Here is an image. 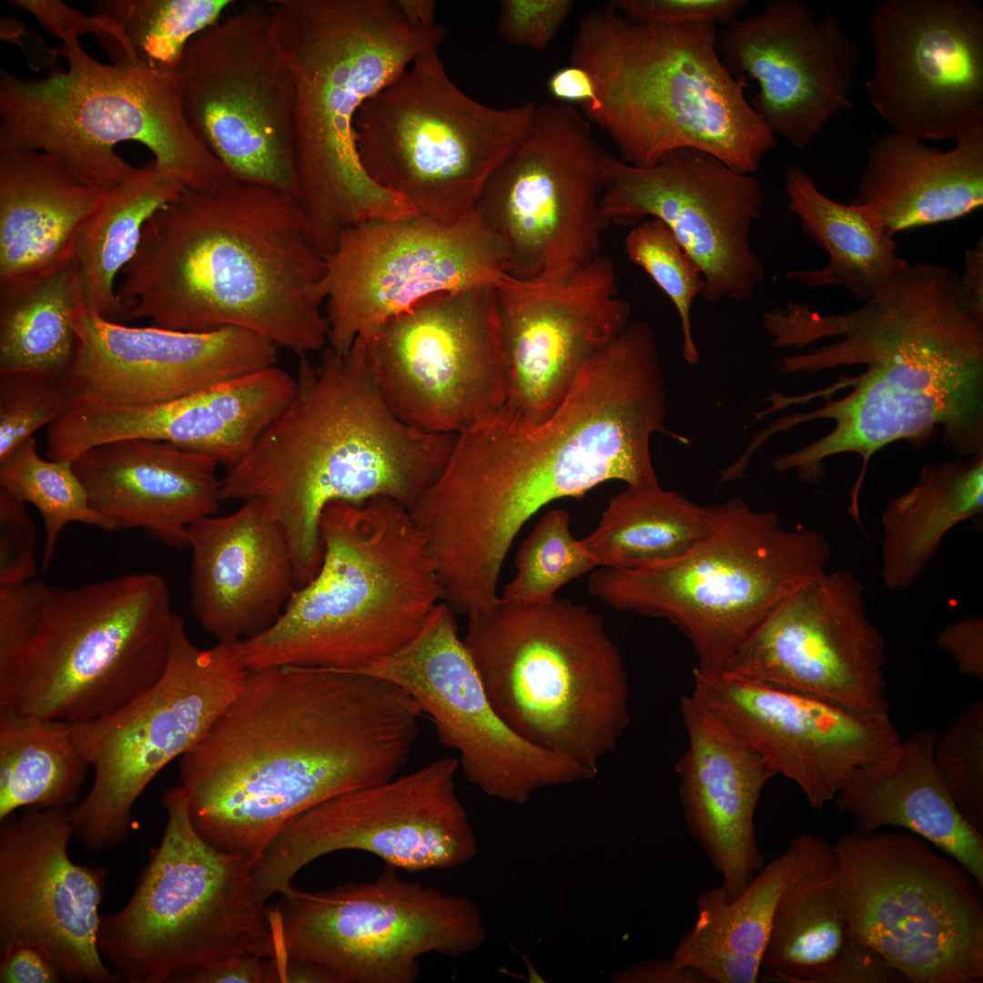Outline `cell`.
Segmentation results:
<instances>
[{"label": "cell", "instance_id": "cell-8", "mask_svg": "<svg viewBox=\"0 0 983 983\" xmlns=\"http://www.w3.org/2000/svg\"><path fill=\"white\" fill-rule=\"evenodd\" d=\"M717 25L633 22L609 3L586 12L571 65L591 76L597 96L586 118L623 162L647 167L692 147L753 175L776 145L717 49Z\"/></svg>", "mask_w": 983, "mask_h": 983}, {"label": "cell", "instance_id": "cell-13", "mask_svg": "<svg viewBox=\"0 0 983 983\" xmlns=\"http://www.w3.org/2000/svg\"><path fill=\"white\" fill-rule=\"evenodd\" d=\"M167 822L128 902L101 915L99 952L125 983H184L227 957L277 955L270 907L256 892L252 864L207 842L179 785L161 797Z\"/></svg>", "mask_w": 983, "mask_h": 983}, {"label": "cell", "instance_id": "cell-24", "mask_svg": "<svg viewBox=\"0 0 983 983\" xmlns=\"http://www.w3.org/2000/svg\"><path fill=\"white\" fill-rule=\"evenodd\" d=\"M352 671L407 692L433 722L441 744L459 754L467 781L490 796L520 801L537 786L593 775L529 744L502 722L459 636L456 613L443 601L408 642Z\"/></svg>", "mask_w": 983, "mask_h": 983}, {"label": "cell", "instance_id": "cell-18", "mask_svg": "<svg viewBox=\"0 0 983 983\" xmlns=\"http://www.w3.org/2000/svg\"><path fill=\"white\" fill-rule=\"evenodd\" d=\"M606 153L573 106L536 105L528 132L475 207L500 242L505 274L561 281L601 256Z\"/></svg>", "mask_w": 983, "mask_h": 983}, {"label": "cell", "instance_id": "cell-54", "mask_svg": "<svg viewBox=\"0 0 983 983\" xmlns=\"http://www.w3.org/2000/svg\"><path fill=\"white\" fill-rule=\"evenodd\" d=\"M36 531L25 502L0 488V588L34 579Z\"/></svg>", "mask_w": 983, "mask_h": 983}, {"label": "cell", "instance_id": "cell-41", "mask_svg": "<svg viewBox=\"0 0 983 983\" xmlns=\"http://www.w3.org/2000/svg\"><path fill=\"white\" fill-rule=\"evenodd\" d=\"M793 841L729 898L721 886L697 898L694 925L682 937L674 959L701 972L710 983L759 981L778 897L793 869Z\"/></svg>", "mask_w": 983, "mask_h": 983}, {"label": "cell", "instance_id": "cell-12", "mask_svg": "<svg viewBox=\"0 0 983 983\" xmlns=\"http://www.w3.org/2000/svg\"><path fill=\"white\" fill-rule=\"evenodd\" d=\"M704 507V532L685 553L634 569L598 567L587 586L616 610L669 621L693 644L694 669L720 674L787 596L826 570L832 548L822 532L785 529L776 513L738 497Z\"/></svg>", "mask_w": 983, "mask_h": 983}, {"label": "cell", "instance_id": "cell-4", "mask_svg": "<svg viewBox=\"0 0 983 983\" xmlns=\"http://www.w3.org/2000/svg\"><path fill=\"white\" fill-rule=\"evenodd\" d=\"M121 272L125 320L241 329L299 356L328 343L327 258L298 198L279 189L229 174L185 187L147 219Z\"/></svg>", "mask_w": 983, "mask_h": 983}, {"label": "cell", "instance_id": "cell-29", "mask_svg": "<svg viewBox=\"0 0 983 983\" xmlns=\"http://www.w3.org/2000/svg\"><path fill=\"white\" fill-rule=\"evenodd\" d=\"M692 694L810 806L834 800L852 772L900 742L888 713H856L826 700L725 673L695 669Z\"/></svg>", "mask_w": 983, "mask_h": 983}, {"label": "cell", "instance_id": "cell-21", "mask_svg": "<svg viewBox=\"0 0 983 983\" xmlns=\"http://www.w3.org/2000/svg\"><path fill=\"white\" fill-rule=\"evenodd\" d=\"M175 73L191 128L226 171L298 198L294 86L269 13L245 9L201 32Z\"/></svg>", "mask_w": 983, "mask_h": 983}, {"label": "cell", "instance_id": "cell-6", "mask_svg": "<svg viewBox=\"0 0 983 983\" xmlns=\"http://www.w3.org/2000/svg\"><path fill=\"white\" fill-rule=\"evenodd\" d=\"M269 17L293 81L298 200L318 248L328 257L353 226L417 215L367 173L354 121L368 99L438 48L444 28L410 24L394 0H278Z\"/></svg>", "mask_w": 983, "mask_h": 983}, {"label": "cell", "instance_id": "cell-15", "mask_svg": "<svg viewBox=\"0 0 983 983\" xmlns=\"http://www.w3.org/2000/svg\"><path fill=\"white\" fill-rule=\"evenodd\" d=\"M849 938L907 982L983 981L981 885L910 831H851L833 845Z\"/></svg>", "mask_w": 983, "mask_h": 983}, {"label": "cell", "instance_id": "cell-59", "mask_svg": "<svg viewBox=\"0 0 983 983\" xmlns=\"http://www.w3.org/2000/svg\"><path fill=\"white\" fill-rule=\"evenodd\" d=\"M184 983H270L268 958L253 954L229 956L195 971Z\"/></svg>", "mask_w": 983, "mask_h": 983}, {"label": "cell", "instance_id": "cell-40", "mask_svg": "<svg viewBox=\"0 0 983 983\" xmlns=\"http://www.w3.org/2000/svg\"><path fill=\"white\" fill-rule=\"evenodd\" d=\"M784 181L787 208L804 234L829 255L824 268L789 270L786 279L812 289L839 286L866 301L906 262L897 256L895 235L866 209L826 197L798 165L785 167Z\"/></svg>", "mask_w": 983, "mask_h": 983}, {"label": "cell", "instance_id": "cell-63", "mask_svg": "<svg viewBox=\"0 0 983 983\" xmlns=\"http://www.w3.org/2000/svg\"><path fill=\"white\" fill-rule=\"evenodd\" d=\"M631 979L670 983H710L698 970L672 960L645 965L631 972Z\"/></svg>", "mask_w": 983, "mask_h": 983}, {"label": "cell", "instance_id": "cell-51", "mask_svg": "<svg viewBox=\"0 0 983 983\" xmlns=\"http://www.w3.org/2000/svg\"><path fill=\"white\" fill-rule=\"evenodd\" d=\"M76 398L68 376L0 373V459L35 431L62 417Z\"/></svg>", "mask_w": 983, "mask_h": 983}, {"label": "cell", "instance_id": "cell-25", "mask_svg": "<svg viewBox=\"0 0 983 983\" xmlns=\"http://www.w3.org/2000/svg\"><path fill=\"white\" fill-rule=\"evenodd\" d=\"M603 175L601 209L609 224L660 219L699 266L705 300L752 296L765 275L749 242L763 203L755 177L692 147L676 149L647 167L606 153Z\"/></svg>", "mask_w": 983, "mask_h": 983}, {"label": "cell", "instance_id": "cell-14", "mask_svg": "<svg viewBox=\"0 0 983 983\" xmlns=\"http://www.w3.org/2000/svg\"><path fill=\"white\" fill-rule=\"evenodd\" d=\"M438 48L368 99L354 121L367 173L420 215L456 222L528 132L536 103L484 105L448 76Z\"/></svg>", "mask_w": 983, "mask_h": 983}, {"label": "cell", "instance_id": "cell-62", "mask_svg": "<svg viewBox=\"0 0 983 983\" xmlns=\"http://www.w3.org/2000/svg\"><path fill=\"white\" fill-rule=\"evenodd\" d=\"M959 283L969 305L983 316V238L965 253V266Z\"/></svg>", "mask_w": 983, "mask_h": 983}, {"label": "cell", "instance_id": "cell-5", "mask_svg": "<svg viewBox=\"0 0 983 983\" xmlns=\"http://www.w3.org/2000/svg\"><path fill=\"white\" fill-rule=\"evenodd\" d=\"M296 391L248 454L221 481V500H258L281 522L297 586L323 558L324 508L386 497L412 508L436 479L455 435L419 431L383 400L356 339L327 347L318 365L299 356Z\"/></svg>", "mask_w": 983, "mask_h": 983}, {"label": "cell", "instance_id": "cell-2", "mask_svg": "<svg viewBox=\"0 0 983 983\" xmlns=\"http://www.w3.org/2000/svg\"><path fill=\"white\" fill-rule=\"evenodd\" d=\"M423 714L397 684L357 671L249 670L231 704L181 757L191 822L254 866L298 816L398 775Z\"/></svg>", "mask_w": 983, "mask_h": 983}, {"label": "cell", "instance_id": "cell-44", "mask_svg": "<svg viewBox=\"0 0 983 983\" xmlns=\"http://www.w3.org/2000/svg\"><path fill=\"white\" fill-rule=\"evenodd\" d=\"M185 187L153 163L106 191L83 226L74 251L89 314L125 320L115 286L136 254L147 219Z\"/></svg>", "mask_w": 983, "mask_h": 983}, {"label": "cell", "instance_id": "cell-53", "mask_svg": "<svg viewBox=\"0 0 983 983\" xmlns=\"http://www.w3.org/2000/svg\"><path fill=\"white\" fill-rule=\"evenodd\" d=\"M573 6L572 0H502L498 34L508 45L543 50L555 39Z\"/></svg>", "mask_w": 983, "mask_h": 983}, {"label": "cell", "instance_id": "cell-16", "mask_svg": "<svg viewBox=\"0 0 983 983\" xmlns=\"http://www.w3.org/2000/svg\"><path fill=\"white\" fill-rule=\"evenodd\" d=\"M248 667L243 641L198 647L175 614L161 677L104 717L71 724L74 740L94 772L86 796L69 808L76 835L93 851L125 841L132 809L154 777L208 731L240 691Z\"/></svg>", "mask_w": 983, "mask_h": 983}, {"label": "cell", "instance_id": "cell-47", "mask_svg": "<svg viewBox=\"0 0 983 983\" xmlns=\"http://www.w3.org/2000/svg\"><path fill=\"white\" fill-rule=\"evenodd\" d=\"M231 0H100L94 35L114 63L175 72L188 43L220 20Z\"/></svg>", "mask_w": 983, "mask_h": 983}, {"label": "cell", "instance_id": "cell-3", "mask_svg": "<svg viewBox=\"0 0 983 983\" xmlns=\"http://www.w3.org/2000/svg\"><path fill=\"white\" fill-rule=\"evenodd\" d=\"M667 393L646 321L624 329L579 374L557 409L536 421L506 402L456 434L433 484L440 518L475 560L503 565L542 507L609 481L658 483L650 441L665 426Z\"/></svg>", "mask_w": 983, "mask_h": 983}, {"label": "cell", "instance_id": "cell-28", "mask_svg": "<svg viewBox=\"0 0 983 983\" xmlns=\"http://www.w3.org/2000/svg\"><path fill=\"white\" fill-rule=\"evenodd\" d=\"M716 49L734 76L756 82L749 102L769 131L798 150L853 107L859 48L830 8L816 17L801 0H772L718 30Z\"/></svg>", "mask_w": 983, "mask_h": 983}, {"label": "cell", "instance_id": "cell-10", "mask_svg": "<svg viewBox=\"0 0 983 983\" xmlns=\"http://www.w3.org/2000/svg\"><path fill=\"white\" fill-rule=\"evenodd\" d=\"M74 30L60 33L67 70L40 79L0 71V152L40 151L77 182L106 192L135 175L115 151L147 147L185 187L205 190L228 173L191 128L175 72L102 63Z\"/></svg>", "mask_w": 983, "mask_h": 983}, {"label": "cell", "instance_id": "cell-11", "mask_svg": "<svg viewBox=\"0 0 983 983\" xmlns=\"http://www.w3.org/2000/svg\"><path fill=\"white\" fill-rule=\"evenodd\" d=\"M468 619L463 643L497 715L529 744L596 774L630 724L628 674L602 618L564 598L501 596Z\"/></svg>", "mask_w": 983, "mask_h": 983}, {"label": "cell", "instance_id": "cell-52", "mask_svg": "<svg viewBox=\"0 0 983 983\" xmlns=\"http://www.w3.org/2000/svg\"><path fill=\"white\" fill-rule=\"evenodd\" d=\"M935 762L961 814L983 834V701L965 708L938 738Z\"/></svg>", "mask_w": 983, "mask_h": 983}, {"label": "cell", "instance_id": "cell-50", "mask_svg": "<svg viewBox=\"0 0 983 983\" xmlns=\"http://www.w3.org/2000/svg\"><path fill=\"white\" fill-rule=\"evenodd\" d=\"M624 247L630 260L643 269L674 304L682 324L684 359L690 365L696 364L700 353L692 335L690 309L705 286L699 266L671 229L655 218L637 224L626 236Z\"/></svg>", "mask_w": 983, "mask_h": 983}, {"label": "cell", "instance_id": "cell-26", "mask_svg": "<svg viewBox=\"0 0 983 983\" xmlns=\"http://www.w3.org/2000/svg\"><path fill=\"white\" fill-rule=\"evenodd\" d=\"M863 592L853 573L823 571L765 619L723 673L856 713H888L886 641Z\"/></svg>", "mask_w": 983, "mask_h": 983}, {"label": "cell", "instance_id": "cell-31", "mask_svg": "<svg viewBox=\"0 0 983 983\" xmlns=\"http://www.w3.org/2000/svg\"><path fill=\"white\" fill-rule=\"evenodd\" d=\"M69 379L76 400L107 405L170 401L274 366L278 346L253 332L128 327L85 312Z\"/></svg>", "mask_w": 983, "mask_h": 983}, {"label": "cell", "instance_id": "cell-32", "mask_svg": "<svg viewBox=\"0 0 983 983\" xmlns=\"http://www.w3.org/2000/svg\"><path fill=\"white\" fill-rule=\"evenodd\" d=\"M296 386V379L274 365L162 403L124 406L76 400L48 426L47 457L72 461L104 442L147 439L205 455L228 471L285 410Z\"/></svg>", "mask_w": 983, "mask_h": 983}, {"label": "cell", "instance_id": "cell-61", "mask_svg": "<svg viewBox=\"0 0 983 983\" xmlns=\"http://www.w3.org/2000/svg\"><path fill=\"white\" fill-rule=\"evenodd\" d=\"M270 983H345L335 970L321 964L293 958H268Z\"/></svg>", "mask_w": 983, "mask_h": 983}, {"label": "cell", "instance_id": "cell-42", "mask_svg": "<svg viewBox=\"0 0 983 983\" xmlns=\"http://www.w3.org/2000/svg\"><path fill=\"white\" fill-rule=\"evenodd\" d=\"M983 511V451L925 465L916 485L882 515L881 578L908 588L937 555L945 535Z\"/></svg>", "mask_w": 983, "mask_h": 983}, {"label": "cell", "instance_id": "cell-23", "mask_svg": "<svg viewBox=\"0 0 983 983\" xmlns=\"http://www.w3.org/2000/svg\"><path fill=\"white\" fill-rule=\"evenodd\" d=\"M869 102L893 132L957 142L983 128V7L886 0L868 18Z\"/></svg>", "mask_w": 983, "mask_h": 983}, {"label": "cell", "instance_id": "cell-9", "mask_svg": "<svg viewBox=\"0 0 983 983\" xmlns=\"http://www.w3.org/2000/svg\"><path fill=\"white\" fill-rule=\"evenodd\" d=\"M323 558L278 620L243 641L249 670H356L413 637L443 599L410 510L386 497L334 502L320 515Z\"/></svg>", "mask_w": 983, "mask_h": 983}, {"label": "cell", "instance_id": "cell-35", "mask_svg": "<svg viewBox=\"0 0 983 983\" xmlns=\"http://www.w3.org/2000/svg\"><path fill=\"white\" fill-rule=\"evenodd\" d=\"M71 461L90 506L113 532L142 529L170 547H188L189 528L222 501L218 462L165 441H111Z\"/></svg>", "mask_w": 983, "mask_h": 983}, {"label": "cell", "instance_id": "cell-57", "mask_svg": "<svg viewBox=\"0 0 983 983\" xmlns=\"http://www.w3.org/2000/svg\"><path fill=\"white\" fill-rule=\"evenodd\" d=\"M937 644L956 662L959 674L983 681V619L978 614L949 623L938 632Z\"/></svg>", "mask_w": 983, "mask_h": 983}, {"label": "cell", "instance_id": "cell-64", "mask_svg": "<svg viewBox=\"0 0 983 983\" xmlns=\"http://www.w3.org/2000/svg\"><path fill=\"white\" fill-rule=\"evenodd\" d=\"M402 15L410 24L430 27L435 25L436 3L433 0H396Z\"/></svg>", "mask_w": 983, "mask_h": 983}, {"label": "cell", "instance_id": "cell-39", "mask_svg": "<svg viewBox=\"0 0 983 983\" xmlns=\"http://www.w3.org/2000/svg\"><path fill=\"white\" fill-rule=\"evenodd\" d=\"M796 857L776 902L760 979L796 983L849 941L832 845L812 834L793 840Z\"/></svg>", "mask_w": 983, "mask_h": 983}, {"label": "cell", "instance_id": "cell-22", "mask_svg": "<svg viewBox=\"0 0 983 983\" xmlns=\"http://www.w3.org/2000/svg\"><path fill=\"white\" fill-rule=\"evenodd\" d=\"M504 273L500 242L475 210L451 223L413 215L353 226L327 258L328 347L345 353L422 299Z\"/></svg>", "mask_w": 983, "mask_h": 983}, {"label": "cell", "instance_id": "cell-30", "mask_svg": "<svg viewBox=\"0 0 983 983\" xmlns=\"http://www.w3.org/2000/svg\"><path fill=\"white\" fill-rule=\"evenodd\" d=\"M508 361L509 399L532 421L552 414L581 371L628 325L612 258L561 281L502 274L494 284Z\"/></svg>", "mask_w": 983, "mask_h": 983}, {"label": "cell", "instance_id": "cell-33", "mask_svg": "<svg viewBox=\"0 0 983 983\" xmlns=\"http://www.w3.org/2000/svg\"><path fill=\"white\" fill-rule=\"evenodd\" d=\"M191 613L218 642L269 628L297 588L286 531L273 510L249 500L188 530Z\"/></svg>", "mask_w": 983, "mask_h": 983}, {"label": "cell", "instance_id": "cell-7", "mask_svg": "<svg viewBox=\"0 0 983 983\" xmlns=\"http://www.w3.org/2000/svg\"><path fill=\"white\" fill-rule=\"evenodd\" d=\"M174 616L151 572L0 588V711L70 724L117 711L164 673Z\"/></svg>", "mask_w": 983, "mask_h": 983}, {"label": "cell", "instance_id": "cell-17", "mask_svg": "<svg viewBox=\"0 0 983 983\" xmlns=\"http://www.w3.org/2000/svg\"><path fill=\"white\" fill-rule=\"evenodd\" d=\"M385 864L375 879L306 891L290 885L270 915L276 958L308 960L345 983H414L420 958H458L483 933L468 899L400 878Z\"/></svg>", "mask_w": 983, "mask_h": 983}, {"label": "cell", "instance_id": "cell-27", "mask_svg": "<svg viewBox=\"0 0 983 983\" xmlns=\"http://www.w3.org/2000/svg\"><path fill=\"white\" fill-rule=\"evenodd\" d=\"M66 808L26 807L0 820V948H41L64 982L119 983L97 946L106 871L73 862Z\"/></svg>", "mask_w": 983, "mask_h": 983}, {"label": "cell", "instance_id": "cell-48", "mask_svg": "<svg viewBox=\"0 0 983 983\" xmlns=\"http://www.w3.org/2000/svg\"><path fill=\"white\" fill-rule=\"evenodd\" d=\"M0 488L33 504L41 513L45 526L43 571L47 570L59 534L69 523L113 532L111 524L90 506L72 461L42 459L33 436L0 459Z\"/></svg>", "mask_w": 983, "mask_h": 983}, {"label": "cell", "instance_id": "cell-46", "mask_svg": "<svg viewBox=\"0 0 983 983\" xmlns=\"http://www.w3.org/2000/svg\"><path fill=\"white\" fill-rule=\"evenodd\" d=\"M704 507L659 484L627 487L581 539L598 567L634 569L676 559L703 535Z\"/></svg>", "mask_w": 983, "mask_h": 983}, {"label": "cell", "instance_id": "cell-20", "mask_svg": "<svg viewBox=\"0 0 983 983\" xmlns=\"http://www.w3.org/2000/svg\"><path fill=\"white\" fill-rule=\"evenodd\" d=\"M457 757L435 760L409 774L352 790L308 809L267 846L252 867L255 890L268 901L315 859L361 850L405 871L451 869L475 850L458 797Z\"/></svg>", "mask_w": 983, "mask_h": 983}, {"label": "cell", "instance_id": "cell-49", "mask_svg": "<svg viewBox=\"0 0 983 983\" xmlns=\"http://www.w3.org/2000/svg\"><path fill=\"white\" fill-rule=\"evenodd\" d=\"M516 573L502 598L523 603H544L573 579L598 568L595 560L573 537L570 515L564 509L543 514L515 556Z\"/></svg>", "mask_w": 983, "mask_h": 983}, {"label": "cell", "instance_id": "cell-37", "mask_svg": "<svg viewBox=\"0 0 983 983\" xmlns=\"http://www.w3.org/2000/svg\"><path fill=\"white\" fill-rule=\"evenodd\" d=\"M852 203L895 235L983 205V128L943 150L891 131L872 143Z\"/></svg>", "mask_w": 983, "mask_h": 983}, {"label": "cell", "instance_id": "cell-43", "mask_svg": "<svg viewBox=\"0 0 983 983\" xmlns=\"http://www.w3.org/2000/svg\"><path fill=\"white\" fill-rule=\"evenodd\" d=\"M86 311L74 259L0 283V373L68 376L79 344L76 324Z\"/></svg>", "mask_w": 983, "mask_h": 983}, {"label": "cell", "instance_id": "cell-58", "mask_svg": "<svg viewBox=\"0 0 983 983\" xmlns=\"http://www.w3.org/2000/svg\"><path fill=\"white\" fill-rule=\"evenodd\" d=\"M1 983H61L64 979L38 946L17 941L0 948Z\"/></svg>", "mask_w": 983, "mask_h": 983}, {"label": "cell", "instance_id": "cell-55", "mask_svg": "<svg viewBox=\"0 0 983 983\" xmlns=\"http://www.w3.org/2000/svg\"><path fill=\"white\" fill-rule=\"evenodd\" d=\"M633 22L682 25L705 23L727 25L748 5L747 0H612Z\"/></svg>", "mask_w": 983, "mask_h": 983}, {"label": "cell", "instance_id": "cell-56", "mask_svg": "<svg viewBox=\"0 0 983 983\" xmlns=\"http://www.w3.org/2000/svg\"><path fill=\"white\" fill-rule=\"evenodd\" d=\"M906 979L877 952L849 938L829 962L800 977L796 983H902Z\"/></svg>", "mask_w": 983, "mask_h": 983}, {"label": "cell", "instance_id": "cell-1", "mask_svg": "<svg viewBox=\"0 0 983 983\" xmlns=\"http://www.w3.org/2000/svg\"><path fill=\"white\" fill-rule=\"evenodd\" d=\"M763 327L779 349L834 339L810 352L783 356L776 363L783 373L865 367L859 375L799 400L850 386L847 395L811 412L780 418L760 431L766 440L806 421H834L819 440L776 457V472L796 470L801 481L817 482L825 460L856 453L863 466L848 511L857 513L866 464L889 443L905 440L923 447L940 433L957 459L983 451V316L969 305L959 274L946 266L906 261L856 309L822 315L791 302L766 312Z\"/></svg>", "mask_w": 983, "mask_h": 983}, {"label": "cell", "instance_id": "cell-38", "mask_svg": "<svg viewBox=\"0 0 983 983\" xmlns=\"http://www.w3.org/2000/svg\"><path fill=\"white\" fill-rule=\"evenodd\" d=\"M105 193L75 180L44 152H0V283L71 261Z\"/></svg>", "mask_w": 983, "mask_h": 983}, {"label": "cell", "instance_id": "cell-45", "mask_svg": "<svg viewBox=\"0 0 983 983\" xmlns=\"http://www.w3.org/2000/svg\"><path fill=\"white\" fill-rule=\"evenodd\" d=\"M89 768L70 723L0 711V820L26 807L69 809Z\"/></svg>", "mask_w": 983, "mask_h": 983}, {"label": "cell", "instance_id": "cell-36", "mask_svg": "<svg viewBox=\"0 0 983 983\" xmlns=\"http://www.w3.org/2000/svg\"><path fill=\"white\" fill-rule=\"evenodd\" d=\"M938 735L912 732L882 758L856 768L836 806L854 818V832L906 828L961 864L983 885V834L959 811L935 762Z\"/></svg>", "mask_w": 983, "mask_h": 983}, {"label": "cell", "instance_id": "cell-34", "mask_svg": "<svg viewBox=\"0 0 983 983\" xmlns=\"http://www.w3.org/2000/svg\"><path fill=\"white\" fill-rule=\"evenodd\" d=\"M680 712L688 743L674 768L685 825L734 898L765 864L755 814L777 774L692 694L682 696Z\"/></svg>", "mask_w": 983, "mask_h": 983}, {"label": "cell", "instance_id": "cell-60", "mask_svg": "<svg viewBox=\"0 0 983 983\" xmlns=\"http://www.w3.org/2000/svg\"><path fill=\"white\" fill-rule=\"evenodd\" d=\"M547 90L556 100L576 103L583 111L597 104L594 83L589 73L577 66L570 65L555 71L547 81Z\"/></svg>", "mask_w": 983, "mask_h": 983}, {"label": "cell", "instance_id": "cell-19", "mask_svg": "<svg viewBox=\"0 0 983 983\" xmlns=\"http://www.w3.org/2000/svg\"><path fill=\"white\" fill-rule=\"evenodd\" d=\"M358 339L383 400L419 431L456 435L508 401L494 285L434 293Z\"/></svg>", "mask_w": 983, "mask_h": 983}]
</instances>
